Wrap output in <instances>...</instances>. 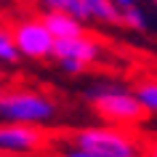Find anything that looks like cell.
I'll use <instances>...</instances> for the list:
<instances>
[{"instance_id":"6","label":"cell","mask_w":157,"mask_h":157,"mask_svg":"<svg viewBox=\"0 0 157 157\" xmlns=\"http://www.w3.org/2000/svg\"><path fill=\"white\" fill-rule=\"evenodd\" d=\"M45 8L69 13L72 19L83 21H101V24H120V8L109 0H53L45 3Z\"/></svg>"},{"instance_id":"7","label":"cell","mask_w":157,"mask_h":157,"mask_svg":"<svg viewBox=\"0 0 157 157\" xmlns=\"http://www.w3.org/2000/svg\"><path fill=\"white\" fill-rule=\"evenodd\" d=\"M45 147L43 128L29 125H0V155H35Z\"/></svg>"},{"instance_id":"14","label":"cell","mask_w":157,"mask_h":157,"mask_svg":"<svg viewBox=\"0 0 157 157\" xmlns=\"http://www.w3.org/2000/svg\"><path fill=\"white\" fill-rule=\"evenodd\" d=\"M3 96H6V91H3V88H0V104H3Z\"/></svg>"},{"instance_id":"8","label":"cell","mask_w":157,"mask_h":157,"mask_svg":"<svg viewBox=\"0 0 157 157\" xmlns=\"http://www.w3.org/2000/svg\"><path fill=\"white\" fill-rule=\"evenodd\" d=\"M43 24L48 27V32L53 40H72V37H80V35H85V27L77 21V19H72L69 13H61V11H53V8H45V13H43Z\"/></svg>"},{"instance_id":"3","label":"cell","mask_w":157,"mask_h":157,"mask_svg":"<svg viewBox=\"0 0 157 157\" xmlns=\"http://www.w3.org/2000/svg\"><path fill=\"white\" fill-rule=\"evenodd\" d=\"M91 107L93 112L109 123L112 128H128L131 131L133 125H139L147 120V112L139 104L136 93L123 91V88H101L91 96Z\"/></svg>"},{"instance_id":"4","label":"cell","mask_w":157,"mask_h":157,"mask_svg":"<svg viewBox=\"0 0 157 157\" xmlns=\"http://www.w3.org/2000/svg\"><path fill=\"white\" fill-rule=\"evenodd\" d=\"M13 43H16V48L21 56L27 59H48L53 56V45L56 40L51 37L48 27L43 24V19L37 16H27V19H19L13 29H8Z\"/></svg>"},{"instance_id":"9","label":"cell","mask_w":157,"mask_h":157,"mask_svg":"<svg viewBox=\"0 0 157 157\" xmlns=\"http://www.w3.org/2000/svg\"><path fill=\"white\" fill-rule=\"evenodd\" d=\"M117 8H120V24L123 27H131V29H147L149 27V19H147V13H144V8L139 3L120 0Z\"/></svg>"},{"instance_id":"12","label":"cell","mask_w":157,"mask_h":157,"mask_svg":"<svg viewBox=\"0 0 157 157\" xmlns=\"http://www.w3.org/2000/svg\"><path fill=\"white\" fill-rule=\"evenodd\" d=\"M139 157H157V136L141 139V155Z\"/></svg>"},{"instance_id":"5","label":"cell","mask_w":157,"mask_h":157,"mask_svg":"<svg viewBox=\"0 0 157 157\" xmlns=\"http://www.w3.org/2000/svg\"><path fill=\"white\" fill-rule=\"evenodd\" d=\"M53 59L64 72L77 75L101 59V43L93 40L91 35H80V37H72V40H56Z\"/></svg>"},{"instance_id":"1","label":"cell","mask_w":157,"mask_h":157,"mask_svg":"<svg viewBox=\"0 0 157 157\" xmlns=\"http://www.w3.org/2000/svg\"><path fill=\"white\" fill-rule=\"evenodd\" d=\"M75 149H83L96 157H139L141 139L128 128H112V125H91L72 136Z\"/></svg>"},{"instance_id":"2","label":"cell","mask_w":157,"mask_h":157,"mask_svg":"<svg viewBox=\"0 0 157 157\" xmlns=\"http://www.w3.org/2000/svg\"><path fill=\"white\" fill-rule=\"evenodd\" d=\"M56 115V101L32 88H16L3 96L0 104V117L11 125H29V128H43Z\"/></svg>"},{"instance_id":"11","label":"cell","mask_w":157,"mask_h":157,"mask_svg":"<svg viewBox=\"0 0 157 157\" xmlns=\"http://www.w3.org/2000/svg\"><path fill=\"white\" fill-rule=\"evenodd\" d=\"M19 48L16 43H13V37H11L8 29H0V61H6V64H13V61H19Z\"/></svg>"},{"instance_id":"10","label":"cell","mask_w":157,"mask_h":157,"mask_svg":"<svg viewBox=\"0 0 157 157\" xmlns=\"http://www.w3.org/2000/svg\"><path fill=\"white\" fill-rule=\"evenodd\" d=\"M136 99L144 107L147 115H157V77H147L141 80L136 88Z\"/></svg>"},{"instance_id":"13","label":"cell","mask_w":157,"mask_h":157,"mask_svg":"<svg viewBox=\"0 0 157 157\" xmlns=\"http://www.w3.org/2000/svg\"><path fill=\"white\" fill-rule=\"evenodd\" d=\"M64 157H96V155H88V152H83V149H69Z\"/></svg>"}]
</instances>
